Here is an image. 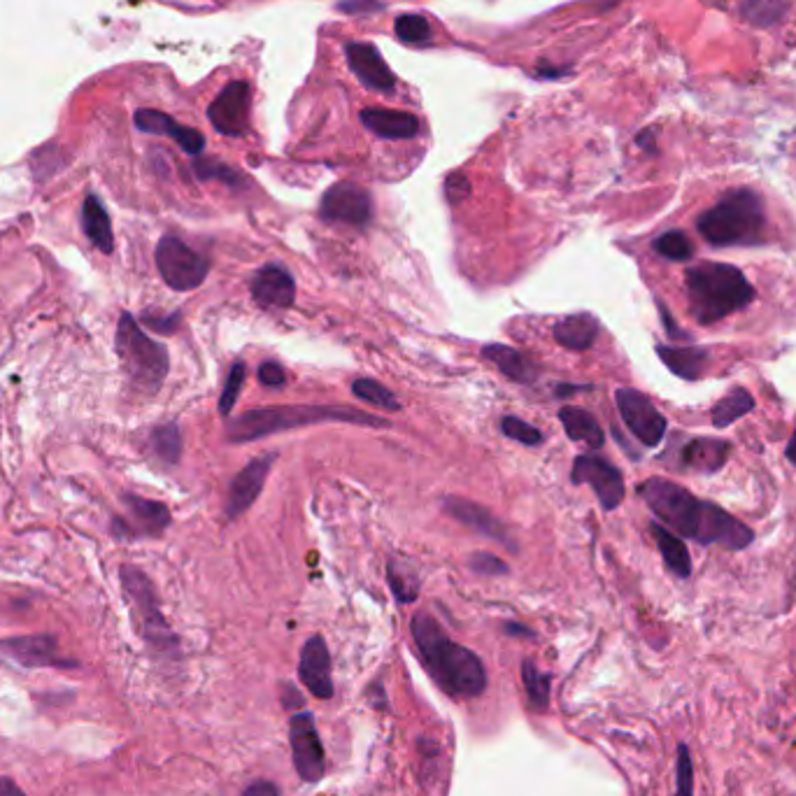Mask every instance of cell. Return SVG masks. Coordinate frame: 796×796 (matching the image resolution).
Segmentation results:
<instances>
[{
	"instance_id": "cell-5",
	"label": "cell",
	"mask_w": 796,
	"mask_h": 796,
	"mask_svg": "<svg viewBox=\"0 0 796 796\" xmlns=\"http://www.w3.org/2000/svg\"><path fill=\"white\" fill-rule=\"evenodd\" d=\"M115 350L126 380L135 392L145 396L159 392L170 371L168 350L149 338L129 312H122L119 317Z\"/></svg>"
},
{
	"instance_id": "cell-45",
	"label": "cell",
	"mask_w": 796,
	"mask_h": 796,
	"mask_svg": "<svg viewBox=\"0 0 796 796\" xmlns=\"http://www.w3.org/2000/svg\"><path fill=\"white\" fill-rule=\"evenodd\" d=\"M259 380L261 385L266 387H282L284 382H287V373H284V368L280 364H275V361H264V364L259 366Z\"/></svg>"
},
{
	"instance_id": "cell-48",
	"label": "cell",
	"mask_w": 796,
	"mask_h": 796,
	"mask_svg": "<svg viewBox=\"0 0 796 796\" xmlns=\"http://www.w3.org/2000/svg\"><path fill=\"white\" fill-rule=\"evenodd\" d=\"M378 0H350V3H340V10L345 12H368V10H380Z\"/></svg>"
},
{
	"instance_id": "cell-25",
	"label": "cell",
	"mask_w": 796,
	"mask_h": 796,
	"mask_svg": "<svg viewBox=\"0 0 796 796\" xmlns=\"http://www.w3.org/2000/svg\"><path fill=\"white\" fill-rule=\"evenodd\" d=\"M482 357H485L489 364H494L499 371L506 375V378L522 382V385H529L538 378V366L533 364V359L527 354L515 350V347L501 345V343H489L482 347Z\"/></svg>"
},
{
	"instance_id": "cell-30",
	"label": "cell",
	"mask_w": 796,
	"mask_h": 796,
	"mask_svg": "<svg viewBox=\"0 0 796 796\" xmlns=\"http://www.w3.org/2000/svg\"><path fill=\"white\" fill-rule=\"evenodd\" d=\"M650 531L657 540L659 552H662L668 571L678 575V578H689V573H692V557H689L687 545L678 538V533H673L671 529H666L657 522L650 524Z\"/></svg>"
},
{
	"instance_id": "cell-39",
	"label": "cell",
	"mask_w": 796,
	"mask_h": 796,
	"mask_svg": "<svg viewBox=\"0 0 796 796\" xmlns=\"http://www.w3.org/2000/svg\"><path fill=\"white\" fill-rule=\"evenodd\" d=\"M245 375H247V366L243 364V361L233 364L229 378H226L224 392H222V396H219V415H222V417H231L233 405H236L240 389H243Z\"/></svg>"
},
{
	"instance_id": "cell-42",
	"label": "cell",
	"mask_w": 796,
	"mask_h": 796,
	"mask_svg": "<svg viewBox=\"0 0 796 796\" xmlns=\"http://www.w3.org/2000/svg\"><path fill=\"white\" fill-rule=\"evenodd\" d=\"M678 796H694V766L687 745L678 748Z\"/></svg>"
},
{
	"instance_id": "cell-21",
	"label": "cell",
	"mask_w": 796,
	"mask_h": 796,
	"mask_svg": "<svg viewBox=\"0 0 796 796\" xmlns=\"http://www.w3.org/2000/svg\"><path fill=\"white\" fill-rule=\"evenodd\" d=\"M347 63H350L352 73L359 77L361 84L373 91H389L396 87V77L389 70L387 61L382 59L378 47L371 42H352L345 49Z\"/></svg>"
},
{
	"instance_id": "cell-36",
	"label": "cell",
	"mask_w": 796,
	"mask_h": 796,
	"mask_svg": "<svg viewBox=\"0 0 796 796\" xmlns=\"http://www.w3.org/2000/svg\"><path fill=\"white\" fill-rule=\"evenodd\" d=\"M652 247H655L659 257H664L668 261H687L692 257V243H689V238L682 231L662 233V236L652 243Z\"/></svg>"
},
{
	"instance_id": "cell-43",
	"label": "cell",
	"mask_w": 796,
	"mask_h": 796,
	"mask_svg": "<svg viewBox=\"0 0 796 796\" xmlns=\"http://www.w3.org/2000/svg\"><path fill=\"white\" fill-rule=\"evenodd\" d=\"M468 564H471L473 571L480 575H506L508 573L506 561H501L499 557H494V554H489V552L471 554Z\"/></svg>"
},
{
	"instance_id": "cell-38",
	"label": "cell",
	"mask_w": 796,
	"mask_h": 796,
	"mask_svg": "<svg viewBox=\"0 0 796 796\" xmlns=\"http://www.w3.org/2000/svg\"><path fill=\"white\" fill-rule=\"evenodd\" d=\"M743 12L757 26H771L785 12V0H745Z\"/></svg>"
},
{
	"instance_id": "cell-10",
	"label": "cell",
	"mask_w": 796,
	"mask_h": 796,
	"mask_svg": "<svg viewBox=\"0 0 796 796\" xmlns=\"http://www.w3.org/2000/svg\"><path fill=\"white\" fill-rule=\"evenodd\" d=\"M617 410L627 424V429L641 440L643 445L657 447L666 436V417L655 408V403L638 389L622 387L615 392Z\"/></svg>"
},
{
	"instance_id": "cell-31",
	"label": "cell",
	"mask_w": 796,
	"mask_h": 796,
	"mask_svg": "<svg viewBox=\"0 0 796 796\" xmlns=\"http://www.w3.org/2000/svg\"><path fill=\"white\" fill-rule=\"evenodd\" d=\"M752 410H755V398H752L748 389L738 387V389H731V392L724 398H720V401L715 403V408L710 415H713V424L717 426V429H724V426H731Z\"/></svg>"
},
{
	"instance_id": "cell-6",
	"label": "cell",
	"mask_w": 796,
	"mask_h": 796,
	"mask_svg": "<svg viewBox=\"0 0 796 796\" xmlns=\"http://www.w3.org/2000/svg\"><path fill=\"white\" fill-rule=\"evenodd\" d=\"M119 578H122L124 594H126V599L131 601L135 624H138L145 643L156 652V655L175 657L177 655V636L170 631L166 617L161 615L159 599H156L152 580H149L147 575L140 571V568L129 566V564L122 566Z\"/></svg>"
},
{
	"instance_id": "cell-47",
	"label": "cell",
	"mask_w": 796,
	"mask_h": 796,
	"mask_svg": "<svg viewBox=\"0 0 796 796\" xmlns=\"http://www.w3.org/2000/svg\"><path fill=\"white\" fill-rule=\"evenodd\" d=\"M243 796H280V792H277V787L273 783H268V780H259V783H252L247 787Z\"/></svg>"
},
{
	"instance_id": "cell-7",
	"label": "cell",
	"mask_w": 796,
	"mask_h": 796,
	"mask_svg": "<svg viewBox=\"0 0 796 796\" xmlns=\"http://www.w3.org/2000/svg\"><path fill=\"white\" fill-rule=\"evenodd\" d=\"M638 496L666 524V529L678 533V536L696 538L703 515V501L696 499L692 492L666 478H650L638 485Z\"/></svg>"
},
{
	"instance_id": "cell-29",
	"label": "cell",
	"mask_w": 796,
	"mask_h": 796,
	"mask_svg": "<svg viewBox=\"0 0 796 796\" xmlns=\"http://www.w3.org/2000/svg\"><path fill=\"white\" fill-rule=\"evenodd\" d=\"M559 422L564 426L566 436L575 440V443H585L587 447H592V450H601L603 443H606L601 424L596 422V417L585 408L566 405V408L559 410Z\"/></svg>"
},
{
	"instance_id": "cell-8",
	"label": "cell",
	"mask_w": 796,
	"mask_h": 796,
	"mask_svg": "<svg viewBox=\"0 0 796 796\" xmlns=\"http://www.w3.org/2000/svg\"><path fill=\"white\" fill-rule=\"evenodd\" d=\"M154 259L163 282L175 291H194L210 275V259L175 236L159 240Z\"/></svg>"
},
{
	"instance_id": "cell-35",
	"label": "cell",
	"mask_w": 796,
	"mask_h": 796,
	"mask_svg": "<svg viewBox=\"0 0 796 796\" xmlns=\"http://www.w3.org/2000/svg\"><path fill=\"white\" fill-rule=\"evenodd\" d=\"M522 678H524V687H527L531 708L545 710L550 706V675L540 673L533 662H524Z\"/></svg>"
},
{
	"instance_id": "cell-50",
	"label": "cell",
	"mask_w": 796,
	"mask_h": 796,
	"mask_svg": "<svg viewBox=\"0 0 796 796\" xmlns=\"http://www.w3.org/2000/svg\"><path fill=\"white\" fill-rule=\"evenodd\" d=\"M785 454H787V459H790L792 464L796 466V429H794V433H792L790 443H787V447H785Z\"/></svg>"
},
{
	"instance_id": "cell-14",
	"label": "cell",
	"mask_w": 796,
	"mask_h": 796,
	"mask_svg": "<svg viewBox=\"0 0 796 796\" xmlns=\"http://www.w3.org/2000/svg\"><path fill=\"white\" fill-rule=\"evenodd\" d=\"M250 84L238 80L231 82L208 108V119L215 126L217 133L229 135V138H240L250 129Z\"/></svg>"
},
{
	"instance_id": "cell-22",
	"label": "cell",
	"mask_w": 796,
	"mask_h": 796,
	"mask_svg": "<svg viewBox=\"0 0 796 796\" xmlns=\"http://www.w3.org/2000/svg\"><path fill=\"white\" fill-rule=\"evenodd\" d=\"M135 126L142 133H154V135H166V138L175 140L184 152L196 156L205 149V138L201 131L189 129V126L177 124L173 117L163 115L159 110H138L133 117Z\"/></svg>"
},
{
	"instance_id": "cell-27",
	"label": "cell",
	"mask_w": 796,
	"mask_h": 796,
	"mask_svg": "<svg viewBox=\"0 0 796 796\" xmlns=\"http://www.w3.org/2000/svg\"><path fill=\"white\" fill-rule=\"evenodd\" d=\"M82 229L89 243L101 250L103 254L115 252V233H112V222L108 210L96 194H89L82 205Z\"/></svg>"
},
{
	"instance_id": "cell-12",
	"label": "cell",
	"mask_w": 796,
	"mask_h": 796,
	"mask_svg": "<svg viewBox=\"0 0 796 796\" xmlns=\"http://www.w3.org/2000/svg\"><path fill=\"white\" fill-rule=\"evenodd\" d=\"M571 480L575 485L592 487L603 510H615L624 499V478L620 468H615L603 457H596V454H580L573 461Z\"/></svg>"
},
{
	"instance_id": "cell-9",
	"label": "cell",
	"mask_w": 796,
	"mask_h": 796,
	"mask_svg": "<svg viewBox=\"0 0 796 796\" xmlns=\"http://www.w3.org/2000/svg\"><path fill=\"white\" fill-rule=\"evenodd\" d=\"M126 515L112 517L110 533L117 540L156 538L170 527V510L166 503L145 499L138 494H124Z\"/></svg>"
},
{
	"instance_id": "cell-33",
	"label": "cell",
	"mask_w": 796,
	"mask_h": 796,
	"mask_svg": "<svg viewBox=\"0 0 796 796\" xmlns=\"http://www.w3.org/2000/svg\"><path fill=\"white\" fill-rule=\"evenodd\" d=\"M387 578H389V587H392V592L398 599V603H412L417 599L419 580H417L415 571H412L410 566H405L403 561H396V559L389 561Z\"/></svg>"
},
{
	"instance_id": "cell-19",
	"label": "cell",
	"mask_w": 796,
	"mask_h": 796,
	"mask_svg": "<svg viewBox=\"0 0 796 796\" xmlns=\"http://www.w3.org/2000/svg\"><path fill=\"white\" fill-rule=\"evenodd\" d=\"M0 655L10 657L21 666H73L59 659V643L52 634H31L14 636L0 641Z\"/></svg>"
},
{
	"instance_id": "cell-3",
	"label": "cell",
	"mask_w": 796,
	"mask_h": 796,
	"mask_svg": "<svg viewBox=\"0 0 796 796\" xmlns=\"http://www.w3.org/2000/svg\"><path fill=\"white\" fill-rule=\"evenodd\" d=\"M685 291L692 317L703 326L743 310L755 298V287L743 270L729 264L706 261L687 270Z\"/></svg>"
},
{
	"instance_id": "cell-24",
	"label": "cell",
	"mask_w": 796,
	"mask_h": 796,
	"mask_svg": "<svg viewBox=\"0 0 796 796\" xmlns=\"http://www.w3.org/2000/svg\"><path fill=\"white\" fill-rule=\"evenodd\" d=\"M731 452V445L720 438H692L680 450V468L699 473L720 471Z\"/></svg>"
},
{
	"instance_id": "cell-51",
	"label": "cell",
	"mask_w": 796,
	"mask_h": 796,
	"mask_svg": "<svg viewBox=\"0 0 796 796\" xmlns=\"http://www.w3.org/2000/svg\"><path fill=\"white\" fill-rule=\"evenodd\" d=\"M508 634H517V636H531V629H527V627H517V624H508Z\"/></svg>"
},
{
	"instance_id": "cell-40",
	"label": "cell",
	"mask_w": 796,
	"mask_h": 796,
	"mask_svg": "<svg viewBox=\"0 0 796 796\" xmlns=\"http://www.w3.org/2000/svg\"><path fill=\"white\" fill-rule=\"evenodd\" d=\"M194 170H196V175L201 177V180H219V182L229 184V187H245V184H247L243 180V175L238 173V170H233V168L224 166V163H217V161H196Z\"/></svg>"
},
{
	"instance_id": "cell-13",
	"label": "cell",
	"mask_w": 796,
	"mask_h": 796,
	"mask_svg": "<svg viewBox=\"0 0 796 796\" xmlns=\"http://www.w3.org/2000/svg\"><path fill=\"white\" fill-rule=\"evenodd\" d=\"M289 738H291V755H294V766L298 776L305 783H317L324 776V748L319 741L315 720L310 713H298L289 722Z\"/></svg>"
},
{
	"instance_id": "cell-17",
	"label": "cell",
	"mask_w": 796,
	"mask_h": 796,
	"mask_svg": "<svg viewBox=\"0 0 796 796\" xmlns=\"http://www.w3.org/2000/svg\"><path fill=\"white\" fill-rule=\"evenodd\" d=\"M273 454H266V457H257L247 464L243 471H240L236 478H233L229 487V496H226L224 510L226 517L236 520L243 513H247L254 506V501L259 499V494L264 492L266 478L270 473V466H273Z\"/></svg>"
},
{
	"instance_id": "cell-20",
	"label": "cell",
	"mask_w": 796,
	"mask_h": 796,
	"mask_svg": "<svg viewBox=\"0 0 796 796\" xmlns=\"http://www.w3.org/2000/svg\"><path fill=\"white\" fill-rule=\"evenodd\" d=\"M303 685L317 699H331L333 680H331V655L322 636H312L305 641L301 650V664H298Z\"/></svg>"
},
{
	"instance_id": "cell-11",
	"label": "cell",
	"mask_w": 796,
	"mask_h": 796,
	"mask_svg": "<svg viewBox=\"0 0 796 796\" xmlns=\"http://www.w3.org/2000/svg\"><path fill=\"white\" fill-rule=\"evenodd\" d=\"M319 217L324 222L347 224L364 229L373 219V201L364 187L352 182H340L326 191L319 203Z\"/></svg>"
},
{
	"instance_id": "cell-49",
	"label": "cell",
	"mask_w": 796,
	"mask_h": 796,
	"mask_svg": "<svg viewBox=\"0 0 796 796\" xmlns=\"http://www.w3.org/2000/svg\"><path fill=\"white\" fill-rule=\"evenodd\" d=\"M0 796H26V792L10 778H0Z\"/></svg>"
},
{
	"instance_id": "cell-28",
	"label": "cell",
	"mask_w": 796,
	"mask_h": 796,
	"mask_svg": "<svg viewBox=\"0 0 796 796\" xmlns=\"http://www.w3.org/2000/svg\"><path fill=\"white\" fill-rule=\"evenodd\" d=\"M657 354L666 364L668 371L675 373L682 380H699L708 364V352L696 345H685V347L659 345Z\"/></svg>"
},
{
	"instance_id": "cell-41",
	"label": "cell",
	"mask_w": 796,
	"mask_h": 796,
	"mask_svg": "<svg viewBox=\"0 0 796 796\" xmlns=\"http://www.w3.org/2000/svg\"><path fill=\"white\" fill-rule=\"evenodd\" d=\"M501 431L506 433L508 438H513V440H517V443H522V445H540L545 440V436L536 429V426L529 424V422H524V419L515 417V415L503 417Z\"/></svg>"
},
{
	"instance_id": "cell-26",
	"label": "cell",
	"mask_w": 796,
	"mask_h": 796,
	"mask_svg": "<svg viewBox=\"0 0 796 796\" xmlns=\"http://www.w3.org/2000/svg\"><path fill=\"white\" fill-rule=\"evenodd\" d=\"M599 333H601L599 319L589 315V312L568 315L554 326V340H557L561 347L573 352L589 350V347L594 345V340L599 338Z\"/></svg>"
},
{
	"instance_id": "cell-15",
	"label": "cell",
	"mask_w": 796,
	"mask_h": 796,
	"mask_svg": "<svg viewBox=\"0 0 796 796\" xmlns=\"http://www.w3.org/2000/svg\"><path fill=\"white\" fill-rule=\"evenodd\" d=\"M694 540L701 545L717 543L727 547V550H743V547H748L755 540V533H752L748 524L736 520L734 515L717 506V503L703 501L701 524Z\"/></svg>"
},
{
	"instance_id": "cell-34",
	"label": "cell",
	"mask_w": 796,
	"mask_h": 796,
	"mask_svg": "<svg viewBox=\"0 0 796 796\" xmlns=\"http://www.w3.org/2000/svg\"><path fill=\"white\" fill-rule=\"evenodd\" d=\"M352 394L361 398V401L371 403V405H378V408L387 410V412H398L401 410V403H398V398L394 396V392H389L385 385H380L378 380H371V378H357L352 385Z\"/></svg>"
},
{
	"instance_id": "cell-2",
	"label": "cell",
	"mask_w": 796,
	"mask_h": 796,
	"mask_svg": "<svg viewBox=\"0 0 796 796\" xmlns=\"http://www.w3.org/2000/svg\"><path fill=\"white\" fill-rule=\"evenodd\" d=\"M345 422L359 426H389L387 419L373 417L352 405H270V408L247 410L229 424L231 443H252V440L273 436L280 431L301 429V426Z\"/></svg>"
},
{
	"instance_id": "cell-46",
	"label": "cell",
	"mask_w": 796,
	"mask_h": 796,
	"mask_svg": "<svg viewBox=\"0 0 796 796\" xmlns=\"http://www.w3.org/2000/svg\"><path fill=\"white\" fill-rule=\"evenodd\" d=\"M659 315H662V322H664V329L668 333V340H689V333H685L682 329L675 326V319L671 317V312L666 310V305L659 301Z\"/></svg>"
},
{
	"instance_id": "cell-37",
	"label": "cell",
	"mask_w": 796,
	"mask_h": 796,
	"mask_svg": "<svg viewBox=\"0 0 796 796\" xmlns=\"http://www.w3.org/2000/svg\"><path fill=\"white\" fill-rule=\"evenodd\" d=\"M394 33L398 40L417 45V42H426L431 38V24L422 14H403V17L396 19Z\"/></svg>"
},
{
	"instance_id": "cell-1",
	"label": "cell",
	"mask_w": 796,
	"mask_h": 796,
	"mask_svg": "<svg viewBox=\"0 0 796 796\" xmlns=\"http://www.w3.org/2000/svg\"><path fill=\"white\" fill-rule=\"evenodd\" d=\"M417 655L436 685L457 699H471L485 692L487 671L480 657L454 643L431 615L417 613L410 624Z\"/></svg>"
},
{
	"instance_id": "cell-23",
	"label": "cell",
	"mask_w": 796,
	"mask_h": 796,
	"mask_svg": "<svg viewBox=\"0 0 796 796\" xmlns=\"http://www.w3.org/2000/svg\"><path fill=\"white\" fill-rule=\"evenodd\" d=\"M361 124L382 140H410L419 133L417 117L401 110H387V108L361 110Z\"/></svg>"
},
{
	"instance_id": "cell-4",
	"label": "cell",
	"mask_w": 796,
	"mask_h": 796,
	"mask_svg": "<svg viewBox=\"0 0 796 796\" xmlns=\"http://www.w3.org/2000/svg\"><path fill=\"white\" fill-rule=\"evenodd\" d=\"M696 226L715 247L757 245L764 231V203L755 191L734 189L703 212Z\"/></svg>"
},
{
	"instance_id": "cell-32",
	"label": "cell",
	"mask_w": 796,
	"mask_h": 796,
	"mask_svg": "<svg viewBox=\"0 0 796 796\" xmlns=\"http://www.w3.org/2000/svg\"><path fill=\"white\" fill-rule=\"evenodd\" d=\"M149 443H152V450L156 452V457L166 464H177L182 457V436H180V426L175 422L156 426L149 436Z\"/></svg>"
},
{
	"instance_id": "cell-16",
	"label": "cell",
	"mask_w": 796,
	"mask_h": 796,
	"mask_svg": "<svg viewBox=\"0 0 796 796\" xmlns=\"http://www.w3.org/2000/svg\"><path fill=\"white\" fill-rule=\"evenodd\" d=\"M443 510L454 520L464 524V527L482 533V536L496 540V543L506 545L508 550H517V540L513 538V531L506 522H501L492 510L480 506L471 499H461V496H445Z\"/></svg>"
},
{
	"instance_id": "cell-44",
	"label": "cell",
	"mask_w": 796,
	"mask_h": 796,
	"mask_svg": "<svg viewBox=\"0 0 796 796\" xmlns=\"http://www.w3.org/2000/svg\"><path fill=\"white\" fill-rule=\"evenodd\" d=\"M142 324L149 326L152 331L159 333H173L180 326V312H173V315H154V312H145L142 315Z\"/></svg>"
},
{
	"instance_id": "cell-18",
	"label": "cell",
	"mask_w": 796,
	"mask_h": 796,
	"mask_svg": "<svg viewBox=\"0 0 796 796\" xmlns=\"http://www.w3.org/2000/svg\"><path fill=\"white\" fill-rule=\"evenodd\" d=\"M254 303L266 310H287L296 301V282L287 268L268 264L254 273L250 282Z\"/></svg>"
}]
</instances>
